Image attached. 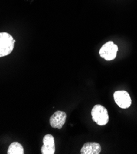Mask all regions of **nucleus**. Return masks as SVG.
Here are the masks:
<instances>
[{
  "mask_svg": "<svg viewBox=\"0 0 137 154\" xmlns=\"http://www.w3.org/2000/svg\"><path fill=\"white\" fill-rule=\"evenodd\" d=\"M92 119L98 125L104 126L109 122V115L107 109L101 104H96L91 110Z\"/></svg>",
  "mask_w": 137,
  "mask_h": 154,
  "instance_id": "2",
  "label": "nucleus"
},
{
  "mask_svg": "<svg viewBox=\"0 0 137 154\" xmlns=\"http://www.w3.org/2000/svg\"><path fill=\"white\" fill-rule=\"evenodd\" d=\"M101 151V147L97 143H86L81 149L82 154H99Z\"/></svg>",
  "mask_w": 137,
  "mask_h": 154,
  "instance_id": "7",
  "label": "nucleus"
},
{
  "mask_svg": "<svg viewBox=\"0 0 137 154\" xmlns=\"http://www.w3.org/2000/svg\"><path fill=\"white\" fill-rule=\"evenodd\" d=\"M16 42L13 37L8 33H0V57L9 55L13 51Z\"/></svg>",
  "mask_w": 137,
  "mask_h": 154,
  "instance_id": "1",
  "label": "nucleus"
},
{
  "mask_svg": "<svg viewBox=\"0 0 137 154\" xmlns=\"http://www.w3.org/2000/svg\"><path fill=\"white\" fill-rule=\"evenodd\" d=\"M67 115L63 111H57L55 112L50 119V125L54 128L61 129L65 124Z\"/></svg>",
  "mask_w": 137,
  "mask_h": 154,
  "instance_id": "5",
  "label": "nucleus"
},
{
  "mask_svg": "<svg viewBox=\"0 0 137 154\" xmlns=\"http://www.w3.org/2000/svg\"><path fill=\"white\" fill-rule=\"evenodd\" d=\"M118 51V46L113 41H108L104 44L99 50V55L101 58L107 61H111L116 58Z\"/></svg>",
  "mask_w": 137,
  "mask_h": 154,
  "instance_id": "3",
  "label": "nucleus"
},
{
  "mask_svg": "<svg viewBox=\"0 0 137 154\" xmlns=\"http://www.w3.org/2000/svg\"><path fill=\"white\" fill-rule=\"evenodd\" d=\"M43 145L41 149L42 154H54L55 152L54 138L50 134H46L43 139Z\"/></svg>",
  "mask_w": 137,
  "mask_h": 154,
  "instance_id": "6",
  "label": "nucleus"
},
{
  "mask_svg": "<svg viewBox=\"0 0 137 154\" xmlns=\"http://www.w3.org/2000/svg\"><path fill=\"white\" fill-rule=\"evenodd\" d=\"M114 99L116 103L122 109H127L131 106L132 100L130 95L126 91H116L114 94Z\"/></svg>",
  "mask_w": 137,
  "mask_h": 154,
  "instance_id": "4",
  "label": "nucleus"
},
{
  "mask_svg": "<svg viewBox=\"0 0 137 154\" xmlns=\"http://www.w3.org/2000/svg\"><path fill=\"white\" fill-rule=\"evenodd\" d=\"M8 154H24V150L22 146L17 142L11 143L8 150Z\"/></svg>",
  "mask_w": 137,
  "mask_h": 154,
  "instance_id": "8",
  "label": "nucleus"
}]
</instances>
